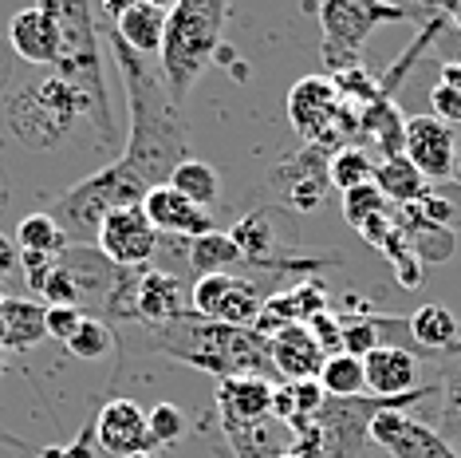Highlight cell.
<instances>
[{"instance_id":"obj_35","label":"cell","mask_w":461,"mask_h":458,"mask_svg":"<svg viewBox=\"0 0 461 458\" xmlns=\"http://www.w3.org/2000/svg\"><path fill=\"white\" fill-rule=\"evenodd\" d=\"M111 348H114V332H111V325H103L95 316H83L76 336L68 340V352L79 360H99V356H107Z\"/></svg>"},{"instance_id":"obj_18","label":"cell","mask_w":461,"mask_h":458,"mask_svg":"<svg viewBox=\"0 0 461 458\" xmlns=\"http://www.w3.org/2000/svg\"><path fill=\"white\" fill-rule=\"evenodd\" d=\"M95 443L114 458H131L150 451V426L146 411L134 399H107L95 411Z\"/></svg>"},{"instance_id":"obj_27","label":"cell","mask_w":461,"mask_h":458,"mask_svg":"<svg viewBox=\"0 0 461 458\" xmlns=\"http://www.w3.org/2000/svg\"><path fill=\"white\" fill-rule=\"evenodd\" d=\"M411 325V340L426 352H449V348H461V328H457V316L449 312L446 305H422L418 312L406 316Z\"/></svg>"},{"instance_id":"obj_21","label":"cell","mask_w":461,"mask_h":458,"mask_svg":"<svg viewBox=\"0 0 461 458\" xmlns=\"http://www.w3.org/2000/svg\"><path fill=\"white\" fill-rule=\"evenodd\" d=\"M268 356H272V368H276V380L300 383V380H320L328 352L316 344L308 325H288L268 336Z\"/></svg>"},{"instance_id":"obj_23","label":"cell","mask_w":461,"mask_h":458,"mask_svg":"<svg viewBox=\"0 0 461 458\" xmlns=\"http://www.w3.org/2000/svg\"><path fill=\"white\" fill-rule=\"evenodd\" d=\"M114 28V36L122 40L127 48H134L139 56L146 60H158L162 51V32H166V8L150 5V0H142V5L127 8L119 20H107Z\"/></svg>"},{"instance_id":"obj_2","label":"cell","mask_w":461,"mask_h":458,"mask_svg":"<svg viewBox=\"0 0 461 458\" xmlns=\"http://www.w3.org/2000/svg\"><path fill=\"white\" fill-rule=\"evenodd\" d=\"M5 123H8V134L28 151H59L79 123H91L99 131L103 147L114 142V114H111L107 91L76 83L51 68L44 76L20 83L8 96Z\"/></svg>"},{"instance_id":"obj_20","label":"cell","mask_w":461,"mask_h":458,"mask_svg":"<svg viewBox=\"0 0 461 458\" xmlns=\"http://www.w3.org/2000/svg\"><path fill=\"white\" fill-rule=\"evenodd\" d=\"M363 376H366V391H371L375 399H406V395H418L426 388V383L418 380L414 352L394 348V344H383V348L366 352Z\"/></svg>"},{"instance_id":"obj_51","label":"cell","mask_w":461,"mask_h":458,"mask_svg":"<svg viewBox=\"0 0 461 458\" xmlns=\"http://www.w3.org/2000/svg\"><path fill=\"white\" fill-rule=\"evenodd\" d=\"M272 458H296V454H292V451H280V454H272Z\"/></svg>"},{"instance_id":"obj_4","label":"cell","mask_w":461,"mask_h":458,"mask_svg":"<svg viewBox=\"0 0 461 458\" xmlns=\"http://www.w3.org/2000/svg\"><path fill=\"white\" fill-rule=\"evenodd\" d=\"M150 344L170 360H182L197 371L225 380V376H265L276 383V368L268 356V336L257 328H233L202 316H182L166 328H154Z\"/></svg>"},{"instance_id":"obj_14","label":"cell","mask_w":461,"mask_h":458,"mask_svg":"<svg viewBox=\"0 0 461 458\" xmlns=\"http://www.w3.org/2000/svg\"><path fill=\"white\" fill-rule=\"evenodd\" d=\"M406 159L418 166L426 182H449L457 159V134L438 114H411L406 119Z\"/></svg>"},{"instance_id":"obj_6","label":"cell","mask_w":461,"mask_h":458,"mask_svg":"<svg viewBox=\"0 0 461 458\" xmlns=\"http://www.w3.org/2000/svg\"><path fill=\"white\" fill-rule=\"evenodd\" d=\"M142 197H146V186L114 159L107 166H99V170H91L83 182L68 186L64 194L51 197L48 214L64 229L68 245H95L103 217L111 210H122V206H142Z\"/></svg>"},{"instance_id":"obj_1","label":"cell","mask_w":461,"mask_h":458,"mask_svg":"<svg viewBox=\"0 0 461 458\" xmlns=\"http://www.w3.org/2000/svg\"><path fill=\"white\" fill-rule=\"evenodd\" d=\"M103 40L111 48V60L122 76L131 103V131H127V151L119 154V162L139 179L146 190L150 186L170 182V174L190 159V142H185V123H182V103L166 91L158 60H146L134 48H127L114 28L103 20L99 24Z\"/></svg>"},{"instance_id":"obj_9","label":"cell","mask_w":461,"mask_h":458,"mask_svg":"<svg viewBox=\"0 0 461 458\" xmlns=\"http://www.w3.org/2000/svg\"><path fill=\"white\" fill-rule=\"evenodd\" d=\"M44 13L56 20L59 44H64V60L51 71L87 83V87L107 91L99 64V20H95V0H36Z\"/></svg>"},{"instance_id":"obj_25","label":"cell","mask_w":461,"mask_h":458,"mask_svg":"<svg viewBox=\"0 0 461 458\" xmlns=\"http://www.w3.org/2000/svg\"><path fill=\"white\" fill-rule=\"evenodd\" d=\"M359 134L379 147L383 159H394L406 151V114L394 107V99H375L359 111Z\"/></svg>"},{"instance_id":"obj_16","label":"cell","mask_w":461,"mask_h":458,"mask_svg":"<svg viewBox=\"0 0 461 458\" xmlns=\"http://www.w3.org/2000/svg\"><path fill=\"white\" fill-rule=\"evenodd\" d=\"M190 289L182 285V277L170 269H150L139 273V289H134V320L146 328H166L174 320L190 316Z\"/></svg>"},{"instance_id":"obj_19","label":"cell","mask_w":461,"mask_h":458,"mask_svg":"<svg viewBox=\"0 0 461 458\" xmlns=\"http://www.w3.org/2000/svg\"><path fill=\"white\" fill-rule=\"evenodd\" d=\"M8 48L16 51L24 64H36V68H56L64 60V44H59V28L40 5H28L8 20Z\"/></svg>"},{"instance_id":"obj_38","label":"cell","mask_w":461,"mask_h":458,"mask_svg":"<svg viewBox=\"0 0 461 458\" xmlns=\"http://www.w3.org/2000/svg\"><path fill=\"white\" fill-rule=\"evenodd\" d=\"M308 328H312V336H316V344L328 356H335V352H343V328H339V316L335 312H316V316L308 320Z\"/></svg>"},{"instance_id":"obj_39","label":"cell","mask_w":461,"mask_h":458,"mask_svg":"<svg viewBox=\"0 0 461 458\" xmlns=\"http://www.w3.org/2000/svg\"><path fill=\"white\" fill-rule=\"evenodd\" d=\"M83 325V312L79 308H68V305H48V336L56 340H71L76 336V328Z\"/></svg>"},{"instance_id":"obj_17","label":"cell","mask_w":461,"mask_h":458,"mask_svg":"<svg viewBox=\"0 0 461 458\" xmlns=\"http://www.w3.org/2000/svg\"><path fill=\"white\" fill-rule=\"evenodd\" d=\"M142 210H146V217H150V225L158 229V234L182 237V242H194V237H202L217 225L213 214L202 210V206H194L185 194H177L170 182L150 186L146 197H142Z\"/></svg>"},{"instance_id":"obj_24","label":"cell","mask_w":461,"mask_h":458,"mask_svg":"<svg viewBox=\"0 0 461 458\" xmlns=\"http://www.w3.org/2000/svg\"><path fill=\"white\" fill-rule=\"evenodd\" d=\"M0 308H5V336H0L5 352H24L36 348L40 340H48V305L24 297H5Z\"/></svg>"},{"instance_id":"obj_46","label":"cell","mask_w":461,"mask_h":458,"mask_svg":"<svg viewBox=\"0 0 461 458\" xmlns=\"http://www.w3.org/2000/svg\"><path fill=\"white\" fill-rule=\"evenodd\" d=\"M209 451H213V458H237L233 451H229V443H225V439L217 443V446H209Z\"/></svg>"},{"instance_id":"obj_50","label":"cell","mask_w":461,"mask_h":458,"mask_svg":"<svg viewBox=\"0 0 461 458\" xmlns=\"http://www.w3.org/2000/svg\"><path fill=\"white\" fill-rule=\"evenodd\" d=\"M0 305H5V297H0ZM0 336H5V308H0Z\"/></svg>"},{"instance_id":"obj_30","label":"cell","mask_w":461,"mask_h":458,"mask_svg":"<svg viewBox=\"0 0 461 458\" xmlns=\"http://www.w3.org/2000/svg\"><path fill=\"white\" fill-rule=\"evenodd\" d=\"M320 388L328 391L331 399H355V395H363L366 391L363 360L351 356V352H335V356H328L320 368Z\"/></svg>"},{"instance_id":"obj_41","label":"cell","mask_w":461,"mask_h":458,"mask_svg":"<svg viewBox=\"0 0 461 458\" xmlns=\"http://www.w3.org/2000/svg\"><path fill=\"white\" fill-rule=\"evenodd\" d=\"M16 269H20V249H16L13 237H5V234H0V280H5V277H13Z\"/></svg>"},{"instance_id":"obj_36","label":"cell","mask_w":461,"mask_h":458,"mask_svg":"<svg viewBox=\"0 0 461 458\" xmlns=\"http://www.w3.org/2000/svg\"><path fill=\"white\" fill-rule=\"evenodd\" d=\"M146 426H150V443L154 446H174L185 435V415L174 403H158L146 411Z\"/></svg>"},{"instance_id":"obj_28","label":"cell","mask_w":461,"mask_h":458,"mask_svg":"<svg viewBox=\"0 0 461 458\" xmlns=\"http://www.w3.org/2000/svg\"><path fill=\"white\" fill-rule=\"evenodd\" d=\"M375 186L383 190V197L391 206H411L426 194V179L418 174V166L406 159V154H394V159H383L379 170H375Z\"/></svg>"},{"instance_id":"obj_47","label":"cell","mask_w":461,"mask_h":458,"mask_svg":"<svg viewBox=\"0 0 461 458\" xmlns=\"http://www.w3.org/2000/svg\"><path fill=\"white\" fill-rule=\"evenodd\" d=\"M454 182L461 186V147H457V159H454Z\"/></svg>"},{"instance_id":"obj_45","label":"cell","mask_w":461,"mask_h":458,"mask_svg":"<svg viewBox=\"0 0 461 458\" xmlns=\"http://www.w3.org/2000/svg\"><path fill=\"white\" fill-rule=\"evenodd\" d=\"M383 5L406 8V13H418V8H438V0H383Z\"/></svg>"},{"instance_id":"obj_40","label":"cell","mask_w":461,"mask_h":458,"mask_svg":"<svg viewBox=\"0 0 461 458\" xmlns=\"http://www.w3.org/2000/svg\"><path fill=\"white\" fill-rule=\"evenodd\" d=\"M446 419L454 431H461V360H457L454 376L446 380Z\"/></svg>"},{"instance_id":"obj_3","label":"cell","mask_w":461,"mask_h":458,"mask_svg":"<svg viewBox=\"0 0 461 458\" xmlns=\"http://www.w3.org/2000/svg\"><path fill=\"white\" fill-rule=\"evenodd\" d=\"M134 289H139V269L114 265L99 253V245H68L51 261L36 293L48 305L79 308L83 316L107 325V320H134Z\"/></svg>"},{"instance_id":"obj_48","label":"cell","mask_w":461,"mask_h":458,"mask_svg":"<svg viewBox=\"0 0 461 458\" xmlns=\"http://www.w3.org/2000/svg\"><path fill=\"white\" fill-rule=\"evenodd\" d=\"M150 5H158V8H166V13H170V8L177 5V0H150Z\"/></svg>"},{"instance_id":"obj_52","label":"cell","mask_w":461,"mask_h":458,"mask_svg":"<svg viewBox=\"0 0 461 458\" xmlns=\"http://www.w3.org/2000/svg\"><path fill=\"white\" fill-rule=\"evenodd\" d=\"M131 458H158V454H150V451H142V454H131Z\"/></svg>"},{"instance_id":"obj_34","label":"cell","mask_w":461,"mask_h":458,"mask_svg":"<svg viewBox=\"0 0 461 458\" xmlns=\"http://www.w3.org/2000/svg\"><path fill=\"white\" fill-rule=\"evenodd\" d=\"M391 210V202L383 197V190L375 182H366V186H355V190L343 194V217H348V225L351 229H363L371 217H379Z\"/></svg>"},{"instance_id":"obj_29","label":"cell","mask_w":461,"mask_h":458,"mask_svg":"<svg viewBox=\"0 0 461 458\" xmlns=\"http://www.w3.org/2000/svg\"><path fill=\"white\" fill-rule=\"evenodd\" d=\"M170 186L177 194L190 197L194 206H202V210H209L213 202H221V174H217L209 162L194 159V154L170 174Z\"/></svg>"},{"instance_id":"obj_26","label":"cell","mask_w":461,"mask_h":458,"mask_svg":"<svg viewBox=\"0 0 461 458\" xmlns=\"http://www.w3.org/2000/svg\"><path fill=\"white\" fill-rule=\"evenodd\" d=\"M185 265H190V273H197V277L237 273V269L245 265V257H240V249H237V242L229 234H221V229H209V234L185 242Z\"/></svg>"},{"instance_id":"obj_49","label":"cell","mask_w":461,"mask_h":458,"mask_svg":"<svg viewBox=\"0 0 461 458\" xmlns=\"http://www.w3.org/2000/svg\"><path fill=\"white\" fill-rule=\"evenodd\" d=\"M5 202H8V194H5V174H0V210H5Z\"/></svg>"},{"instance_id":"obj_22","label":"cell","mask_w":461,"mask_h":458,"mask_svg":"<svg viewBox=\"0 0 461 458\" xmlns=\"http://www.w3.org/2000/svg\"><path fill=\"white\" fill-rule=\"evenodd\" d=\"M328 308V293H323V285L316 280H300V285L285 289V293H272L265 297V305H260V316H257V332L260 336H272V332L288 328V325H308L316 312Z\"/></svg>"},{"instance_id":"obj_13","label":"cell","mask_w":461,"mask_h":458,"mask_svg":"<svg viewBox=\"0 0 461 458\" xmlns=\"http://www.w3.org/2000/svg\"><path fill=\"white\" fill-rule=\"evenodd\" d=\"M366 435L379 446H386L391 458H461L442 431H434L429 423L414 419L411 411H398V408L375 415Z\"/></svg>"},{"instance_id":"obj_32","label":"cell","mask_w":461,"mask_h":458,"mask_svg":"<svg viewBox=\"0 0 461 458\" xmlns=\"http://www.w3.org/2000/svg\"><path fill=\"white\" fill-rule=\"evenodd\" d=\"M375 170H379V162L371 159L363 147H343V151H335L331 154V162H328V174H331V186L339 194H348L355 190V186H366V182H375Z\"/></svg>"},{"instance_id":"obj_7","label":"cell","mask_w":461,"mask_h":458,"mask_svg":"<svg viewBox=\"0 0 461 458\" xmlns=\"http://www.w3.org/2000/svg\"><path fill=\"white\" fill-rule=\"evenodd\" d=\"M288 123L296 127V134L308 147L320 151H343L351 147V134H359V107H351L339 96L331 76H303L285 99Z\"/></svg>"},{"instance_id":"obj_37","label":"cell","mask_w":461,"mask_h":458,"mask_svg":"<svg viewBox=\"0 0 461 458\" xmlns=\"http://www.w3.org/2000/svg\"><path fill=\"white\" fill-rule=\"evenodd\" d=\"M36 458H95V408H91V415L83 419L76 439L71 443H51Z\"/></svg>"},{"instance_id":"obj_53","label":"cell","mask_w":461,"mask_h":458,"mask_svg":"<svg viewBox=\"0 0 461 458\" xmlns=\"http://www.w3.org/2000/svg\"><path fill=\"white\" fill-rule=\"evenodd\" d=\"M0 371H5V348H0Z\"/></svg>"},{"instance_id":"obj_12","label":"cell","mask_w":461,"mask_h":458,"mask_svg":"<svg viewBox=\"0 0 461 458\" xmlns=\"http://www.w3.org/2000/svg\"><path fill=\"white\" fill-rule=\"evenodd\" d=\"M158 229L150 225L142 206H122V210H111L99 225V253L111 257L114 265L122 269H142L150 257H158Z\"/></svg>"},{"instance_id":"obj_15","label":"cell","mask_w":461,"mask_h":458,"mask_svg":"<svg viewBox=\"0 0 461 458\" xmlns=\"http://www.w3.org/2000/svg\"><path fill=\"white\" fill-rule=\"evenodd\" d=\"M272 395L276 383L265 376H225L217 380V411L225 431H249L272 419Z\"/></svg>"},{"instance_id":"obj_31","label":"cell","mask_w":461,"mask_h":458,"mask_svg":"<svg viewBox=\"0 0 461 458\" xmlns=\"http://www.w3.org/2000/svg\"><path fill=\"white\" fill-rule=\"evenodd\" d=\"M16 249L20 253L56 257V253H64L68 249V237H64V229L56 225V217H51L48 210L44 214H28V217H20V225H16Z\"/></svg>"},{"instance_id":"obj_43","label":"cell","mask_w":461,"mask_h":458,"mask_svg":"<svg viewBox=\"0 0 461 458\" xmlns=\"http://www.w3.org/2000/svg\"><path fill=\"white\" fill-rule=\"evenodd\" d=\"M8 79H13V48L8 40H0V91L8 87Z\"/></svg>"},{"instance_id":"obj_33","label":"cell","mask_w":461,"mask_h":458,"mask_svg":"<svg viewBox=\"0 0 461 458\" xmlns=\"http://www.w3.org/2000/svg\"><path fill=\"white\" fill-rule=\"evenodd\" d=\"M429 107L442 123L457 127L461 123V60H446L442 64V76H438L434 91H429Z\"/></svg>"},{"instance_id":"obj_10","label":"cell","mask_w":461,"mask_h":458,"mask_svg":"<svg viewBox=\"0 0 461 458\" xmlns=\"http://www.w3.org/2000/svg\"><path fill=\"white\" fill-rule=\"evenodd\" d=\"M265 305V293L240 273H209L197 277L190 289V308L202 320H217V325L233 328H253Z\"/></svg>"},{"instance_id":"obj_54","label":"cell","mask_w":461,"mask_h":458,"mask_svg":"<svg viewBox=\"0 0 461 458\" xmlns=\"http://www.w3.org/2000/svg\"><path fill=\"white\" fill-rule=\"evenodd\" d=\"M457 60H461V56H457Z\"/></svg>"},{"instance_id":"obj_44","label":"cell","mask_w":461,"mask_h":458,"mask_svg":"<svg viewBox=\"0 0 461 458\" xmlns=\"http://www.w3.org/2000/svg\"><path fill=\"white\" fill-rule=\"evenodd\" d=\"M438 13L446 16V24H454L461 32V0H438Z\"/></svg>"},{"instance_id":"obj_5","label":"cell","mask_w":461,"mask_h":458,"mask_svg":"<svg viewBox=\"0 0 461 458\" xmlns=\"http://www.w3.org/2000/svg\"><path fill=\"white\" fill-rule=\"evenodd\" d=\"M229 0H177L166 13V32L158 51V71L174 103H185L194 83L213 64L225 36Z\"/></svg>"},{"instance_id":"obj_42","label":"cell","mask_w":461,"mask_h":458,"mask_svg":"<svg viewBox=\"0 0 461 458\" xmlns=\"http://www.w3.org/2000/svg\"><path fill=\"white\" fill-rule=\"evenodd\" d=\"M99 5V16L103 20H119L127 8H134V5H142V0H95Z\"/></svg>"},{"instance_id":"obj_8","label":"cell","mask_w":461,"mask_h":458,"mask_svg":"<svg viewBox=\"0 0 461 458\" xmlns=\"http://www.w3.org/2000/svg\"><path fill=\"white\" fill-rule=\"evenodd\" d=\"M414 13L383 0H320V28H323V64L331 68V76L348 68H359V56L366 40L379 24H398L411 20Z\"/></svg>"},{"instance_id":"obj_11","label":"cell","mask_w":461,"mask_h":458,"mask_svg":"<svg viewBox=\"0 0 461 458\" xmlns=\"http://www.w3.org/2000/svg\"><path fill=\"white\" fill-rule=\"evenodd\" d=\"M328 162H331L328 151L303 142V151L288 154V159H280L276 166H272L268 186L280 194V202H285L288 210L312 214V210H320L323 197H328V186H331Z\"/></svg>"}]
</instances>
